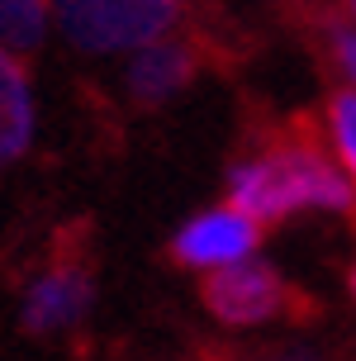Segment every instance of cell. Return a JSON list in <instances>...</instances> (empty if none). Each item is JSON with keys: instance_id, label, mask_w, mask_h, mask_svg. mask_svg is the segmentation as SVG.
I'll return each instance as SVG.
<instances>
[{"instance_id": "9c48e42d", "label": "cell", "mask_w": 356, "mask_h": 361, "mask_svg": "<svg viewBox=\"0 0 356 361\" xmlns=\"http://www.w3.org/2000/svg\"><path fill=\"white\" fill-rule=\"evenodd\" d=\"M328 124H333V147H338L347 176H356V90H342L333 95V109H328Z\"/></svg>"}, {"instance_id": "7a4b0ae2", "label": "cell", "mask_w": 356, "mask_h": 361, "mask_svg": "<svg viewBox=\"0 0 356 361\" xmlns=\"http://www.w3.org/2000/svg\"><path fill=\"white\" fill-rule=\"evenodd\" d=\"M171 0H57L62 34L86 53H142L171 29Z\"/></svg>"}, {"instance_id": "8fae6325", "label": "cell", "mask_w": 356, "mask_h": 361, "mask_svg": "<svg viewBox=\"0 0 356 361\" xmlns=\"http://www.w3.org/2000/svg\"><path fill=\"white\" fill-rule=\"evenodd\" d=\"M352 290H356V271H352Z\"/></svg>"}, {"instance_id": "7c38bea8", "label": "cell", "mask_w": 356, "mask_h": 361, "mask_svg": "<svg viewBox=\"0 0 356 361\" xmlns=\"http://www.w3.org/2000/svg\"><path fill=\"white\" fill-rule=\"evenodd\" d=\"M352 10H356V0H352Z\"/></svg>"}, {"instance_id": "277c9868", "label": "cell", "mask_w": 356, "mask_h": 361, "mask_svg": "<svg viewBox=\"0 0 356 361\" xmlns=\"http://www.w3.org/2000/svg\"><path fill=\"white\" fill-rule=\"evenodd\" d=\"M257 233H262V224H257V219H247L243 209L223 204V209H209V214L190 219V224L176 233L171 252H176L180 267L223 271V267L247 262V252L257 247Z\"/></svg>"}, {"instance_id": "30bf717a", "label": "cell", "mask_w": 356, "mask_h": 361, "mask_svg": "<svg viewBox=\"0 0 356 361\" xmlns=\"http://www.w3.org/2000/svg\"><path fill=\"white\" fill-rule=\"evenodd\" d=\"M338 62H342V72L356 81V34H342L338 38Z\"/></svg>"}, {"instance_id": "5b68a950", "label": "cell", "mask_w": 356, "mask_h": 361, "mask_svg": "<svg viewBox=\"0 0 356 361\" xmlns=\"http://www.w3.org/2000/svg\"><path fill=\"white\" fill-rule=\"evenodd\" d=\"M86 309H90V276H86V267L57 262V267H48L34 286H29L19 319H24L29 333H62V328H71Z\"/></svg>"}, {"instance_id": "8992f818", "label": "cell", "mask_w": 356, "mask_h": 361, "mask_svg": "<svg viewBox=\"0 0 356 361\" xmlns=\"http://www.w3.org/2000/svg\"><path fill=\"white\" fill-rule=\"evenodd\" d=\"M34 138V90L15 53L0 48V166L15 162Z\"/></svg>"}, {"instance_id": "ba28073f", "label": "cell", "mask_w": 356, "mask_h": 361, "mask_svg": "<svg viewBox=\"0 0 356 361\" xmlns=\"http://www.w3.org/2000/svg\"><path fill=\"white\" fill-rule=\"evenodd\" d=\"M48 34V0H0V48L34 53Z\"/></svg>"}, {"instance_id": "3957f363", "label": "cell", "mask_w": 356, "mask_h": 361, "mask_svg": "<svg viewBox=\"0 0 356 361\" xmlns=\"http://www.w3.org/2000/svg\"><path fill=\"white\" fill-rule=\"evenodd\" d=\"M204 305L233 328H252L266 324L276 314H285L290 305V290L271 267H257V262H238V267L209 271L204 281Z\"/></svg>"}, {"instance_id": "52a82bcc", "label": "cell", "mask_w": 356, "mask_h": 361, "mask_svg": "<svg viewBox=\"0 0 356 361\" xmlns=\"http://www.w3.org/2000/svg\"><path fill=\"white\" fill-rule=\"evenodd\" d=\"M190 72H195V62H190L185 48H176V43H152V48L133 53V62H128V90L152 105V100H166L171 90L185 86Z\"/></svg>"}, {"instance_id": "6da1fadb", "label": "cell", "mask_w": 356, "mask_h": 361, "mask_svg": "<svg viewBox=\"0 0 356 361\" xmlns=\"http://www.w3.org/2000/svg\"><path fill=\"white\" fill-rule=\"evenodd\" d=\"M233 209H243L247 219H285L300 204H319V209H347L352 204V185L338 166L323 157V147L309 133H290L276 147H266L262 157L233 166L228 176Z\"/></svg>"}]
</instances>
